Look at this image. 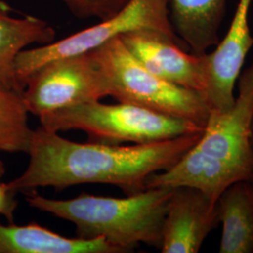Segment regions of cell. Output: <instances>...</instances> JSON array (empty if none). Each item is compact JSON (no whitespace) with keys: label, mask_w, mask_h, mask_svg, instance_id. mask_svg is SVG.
<instances>
[{"label":"cell","mask_w":253,"mask_h":253,"mask_svg":"<svg viewBox=\"0 0 253 253\" xmlns=\"http://www.w3.org/2000/svg\"><path fill=\"white\" fill-rule=\"evenodd\" d=\"M222 225L219 253H253V186L237 181L222 191L217 200Z\"/></svg>","instance_id":"obj_14"},{"label":"cell","mask_w":253,"mask_h":253,"mask_svg":"<svg viewBox=\"0 0 253 253\" xmlns=\"http://www.w3.org/2000/svg\"><path fill=\"white\" fill-rule=\"evenodd\" d=\"M90 53L106 80L109 96L188 120L205 128L210 113L205 94L165 81L149 72L120 38Z\"/></svg>","instance_id":"obj_5"},{"label":"cell","mask_w":253,"mask_h":253,"mask_svg":"<svg viewBox=\"0 0 253 253\" xmlns=\"http://www.w3.org/2000/svg\"><path fill=\"white\" fill-rule=\"evenodd\" d=\"M76 17L105 20L119 9H122L128 0H60Z\"/></svg>","instance_id":"obj_16"},{"label":"cell","mask_w":253,"mask_h":253,"mask_svg":"<svg viewBox=\"0 0 253 253\" xmlns=\"http://www.w3.org/2000/svg\"><path fill=\"white\" fill-rule=\"evenodd\" d=\"M55 30L47 21L34 16L9 15V7L0 0V82L23 93L16 79L15 59L27 46L53 42Z\"/></svg>","instance_id":"obj_13"},{"label":"cell","mask_w":253,"mask_h":253,"mask_svg":"<svg viewBox=\"0 0 253 253\" xmlns=\"http://www.w3.org/2000/svg\"><path fill=\"white\" fill-rule=\"evenodd\" d=\"M204 130V129H203ZM203 131L132 145L76 143L41 126L34 129L26 171L7 183L14 192L82 184H107L126 195L146 190V179L171 168L195 145Z\"/></svg>","instance_id":"obj_1"},{"label":"cell","mask_w":253,"mask_h":253,"mask_svg":"<svg viewBox=\"0 0 253 253\" xmlns=\"http://www.w3.org/2000/svg\"><path fill=\"white\" fill-rule=\"evenodd\" d=\"M252 146H253V126H252ZM251 182H252V184H253V177H252V180H251Z\"/></svg>","instance_id":"obj_18"},{"label":"cell","mask_w":253,"mask_h":253,"mask_svg":"<svg viewBox=\"0 0 253 253\" xmlns=\"http://www.w3.org/2000/svg\"><path fill=\"white\" fill-rule=\"evenodd\" d=\"M119 38L149 72L165 81L205 94L208 87V53H188L184 44L155 32L135 31Z\"/></svg>","instance_id":"obj_8"},{"label":"cell","mask_w":253,"mask_h":253,"mask_svg":"<svg viewBox=\"0 0 253 253\" xmlns=\"http://www.w3.org/2000/svg\"><path fill=\"white\" fill-rule=\"evenodd\" d=\"M170 0H128L113 16L93 27L51 43L26 49L14 64L16 79L25 89L27 78L54 59L89 53L110 41L135 31H148L169 37L187 47L176 35L170 16ZM188 48V47H187ZM189 49V48H188Z\"/></svg>","instance_id":"obj_6"},{"label":"cell","mask_w":253,"mask_h":253,"mask_svg":"<svg viewBox=\"0 0 253 253\" xmlns=\"http://www.w3.org/2000/svg\"><path fill=\"white\" fill-rule=\"evenodd\" d=\"M106 96L107 83L90 52L44 64L27 78L23 91L29 114L39 118Z\"/></svg>","instance_id":"obj_7"},{"label":"cell","mask_w":253,"mask_h":253,"mask_svg":"<svg viewBox=\"0 0 253 253\" xmlns=\"http://www.w3.org/2000/svg\"><path fill=\"white\" fill-rule=\"evenodd\" d=\"M40 121L48 130L77 129L85 132L91 142L108 145L148 144L204 129L188 120L121 101L117 104L100 100L81 103L47 114Z\"/></svg>","instance_id":"obj_4"},{"label":"cell","mask_w":253,"mask_h":253,"mask_svg":"<svg viewBox=\"0 0 253 253\" xmlns=\"http://www.w3.org/2000/svg\"><path fill=\"white\" fill-rule=\"evenodd\" d=\"M227 0H170V16L176 35L190 53L205 54L219 42Z\"/></svg>","instance_id":"obj_12"},{"label":"cell","mask_w":253,"mask_h":253,"mask_svg":"<svg viewBox=\"0 0 253 253\" xmlns=\"http://www.w3.org/2000/svg\"><path fill=\"white\" fill-rule=\"evenodd\" d=\"M4 172V164L0 161V177ZM15 195L16 192L10 190L7 183L0 182V215L6 217L9 223H14V211L18 205Z\"/></svg>","instance_id":"obj_17"},{"label":"cell","mask_w":253,"mask_h":253,"mask_svg":"<svg viewBox=\"0 0 253 253\" xmlns=\"http://www.w3.org/2000/svg\"><path fill=\"white\" fill-rule=\"evenodd\" d=\"M0 253H124L105 238H68L37 223L0 224Z\"/></svg>","instance_id":"obj_11"},{"label":"cell","mask_w":253,"mask_h":253,"mask_svg":"<svg viewBox=\"0 0 253 253\" xmlns=\"http://www.w3.org/2000/svg\"><path fill=\"white\" fill-rule=\"evenodd\" d=\"M218 224L217 202L194 188H174L164 217L160 250L163 253H199Z\"/></svg>","instance_id":"obj_10"},{"label":"cell","mask_w":253,"mask_h":253,"mask_svg":"<svg viewBox=\"0 0 253 253\" xmlns=\"http://www.w3.org/2000/svg\"><path fill=\"white\" fill-rule=\"evenodd\" d=\"M171 188H151L124 198L83 193L69 200H55L27 192L31 208L70 221L78 237H102L111 244L130 253L141 243L160 249L163 222Z\"/></svg>","instance_id":"obj_3"},{"label":"cell","mask_w":253,"mask_h":253,"mask_svg":"<svg viewBox=\"0 0 253 253\" xmlns=\"http://www.w3.org/2000/svg\"><path fill=\"white\" fill-rule=\"evenodd\" d=\"M253 0H238L225 36L208 53V87L205 96L210 111H227L235 100V84L253 46L250 12Z\"/></svg>","instance_id":"obj_9"},{"label":"cell","mask_w":253,"mask_h":253,"mask_svg":"<svg viewBox=\"0 0 253 253\" xmlns=\"http://www.w3.org/2000/svg\"><path fill=\"white\" fill-rule=\"evenodd\" d=\"M28 114L23 93L0 82V151L28 153L34 132Z\"/></svg>","instance_id":"obj_15"},{"label":"cell","mask_w":253,"mask_h":253,"mask_svg":"<svg viewBox=\"0 0 253 253\" xmlns=\"http://www.w3.org/2000/svg\"><path fill=\"white\" fill-rule=\"evenodd\" d=\"M238 95L227 111H210L198 142L168 170L155 172L146 189L190 187L214 202L237 181L252 180L253 61L242 70Z\"/></svg>","instance_id":"obj_2"}]
</instances>
